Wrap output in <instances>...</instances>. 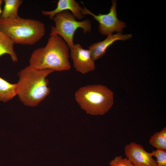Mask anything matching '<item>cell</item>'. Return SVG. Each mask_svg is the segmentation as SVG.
<instances>
[{"mask_svg": "<svg viewBox=\"0 0 166 166\" xmlns=\"http://www.w3.org/2000/svg\"><path fill=\"white\" fill-rule=\"evenodd\" d=\"M149 142L156 149L166 150V127L155 133L151 137Z\"/></svg>", "mask_w": 166, "mask_h": 166, "instance_id": "obj_14", "label": "cell"}, {"mask_svg": "<svg viewBox=\"0 0 166 166\" xmlns=\"http://www.w3.org/2000/svg\"><path fill=\"white\" fill-rule=\"evenodd\" d=\"M0 30L15 44L32 45L40 41L45 32L44 24L33 19L18 17L0 19Z\"/></svg>", "mask_w": 166, "mask_h": 166, "instance_id": "obj_3", "label": "cell"}, {"mask_svg": "<svg viewBox=\"0 0 166 166\" xmlns=\"http://www.w3.org/2000/svg\"><path fill=\"white\" fill-rule=\"evenodd\" d=\"M112 5L109 13L106 14H99L95 15L85 6L81 12L83 16L89 14L93 16L99 23L98 30L101 34L108 36L114 32L118 33L123 32L126 26V24L119 20L117 15V1L112 0Z\"/></svg>", "mask_w": 166, "mask_h": 166, "instance_id": "obj_6", "label": "cell"}, {"mask_svg": "<svg viewBox=\"0 0 166 166\" xmlns=\"http://www.w3.org/2000/svg\"><path fill=\"white\" fill-rule=\"evenodd\" d=\"M3 2V0H0V15L1 14L2 12V10L1 9V6Z\"/></svg>", "mask_w": 166, "mask_h": 166, "instance_id": "obj_17", "label": "cell"}, {"mask_svg": "<svg viewBox=\"0 0 166 166\" xmlns=\"http://www.w3.org/2000/svg\"><path fill=\"white\" fill-rule=\"evenodd\" d=\"M132 37L131 34H122L119 33L109 35L103 41L92 44L89 47V49L93 59L95 61L102 57L108 47L115 42L119 40L124 41L129 39Z\"/></svg>", "mask_w": 166, "mask_h": 166, "instance_id": "obj_9", "label": "cell"}, {"mask_svg": "<svg viewBox=\"0 0 166 166\" xmlns=\"http://www.w3.org/2000/svg\"><path fill=\"white\" fill-rule=\"evenodd\" d=\"M76 18L68 10L56 14L52 19L55 26H51L50 37L55 35L60 36L71 49L74 45L73 37L77 29L82 28L85 34L90 32L92 29L91 22L89 19L78 21Z\"/></svg>", "mask_w": 166, "mask_h": 166, "instance_id": "obj_5", "label": "cell"}, {"mask_svg": "<svg viewBox=\"0 0 166 166\" xmlns=\"http://www.w3.org/2000/svg\"><path fill=\"white\" fill-rule=\"evenodd\" d=\"M69 47L60 36L50 37L46 45L34 50L30 59V65L39 69L61 71L69 70Z\"/></svg>", "mask_w": 166, "mask_h": 166, "instance_id": "obj_2", "label": "cell"}, {"mask_svg": "<svg viewBox=\"0 0 166 166\" xmlns=\"http://www.w3.org/2000/svg\"><path fill=\"white\" fill-rule=\"evenodd\" d=\"M14 42L2 31H0V57L9 54L14 62L18 61L17 55L14 49Z\"/></svg>", "mask_w": 166, "mask_h": 166, "instance_id": "obj_11", "label": "cell"}, {"mask_svg": "<svg viewBox=\"0 0 166 166\" xmlns=\"http://www.w3.org/2000/svg\"><path fill=\"white\" fill-rule=\"evenodd\" d=\"M16 95V83H10L0 77V101L7 102Z\"/></svg>", "mask_w": 166, "mask_h": 166, "instance_id": "obj_13", "label": "cell"}, {"mask_svg": "<svg viewBox=\"0 0 166 166\" xmlns=\"http://www.w3.org/2000/svg\"><path fill=\"white\" fill-rule=\"evenodd\" d=\"M151 153L156 158L157 166H166V150L156 149Z\"/></svg>", "mask_w": 166, "mask_h": 166, "instance_id": "obj_15", "label": "cell"}, {"mask_svg": "<svg viewBox=\"0 0 166 166\" xmlns=\"http://www.w3.org/2000/svg\"><path fill=\"white\" fill-rule=\"evenodd\" d=\"M110 166H134L127 158L121 156H116L109 163Z\"/></svg>", "mask_w": 166, "mask_h": 166, "instance_id": "obj_16", "label": "cell"}, {"mask_svg": "<svg viewBox=\"0 0 166 166\" xmlns=\"http://www.w3.org/2000/svg\"><path fill=\"white\" fill-rule=\"evenodd\" d=\"M53 72L50 69H38L29 65L18 73L17 94L24 105L36 106L49 94L50 89L46 77Z\"/></svg>", "mask_w": 166, "mask_h": 166, "instance_id": "obj_1", "label": "cell"}, {"mask_svg": "<svg viewBox=\"0 0 166 166\" xmlns=\"http://www.w3.org/2000/svg\"><path fill=\"white\" fill-rule=\"evenodd\" d=\"M114 93L105 86L87 85L79 88L75 94V99L87 113L102 115L107 113L114 103Z\"/></svg>", "mask_w": 166, "mask_h": 166, "instance_id": "obj_4", "label": "cell"}, {"mask_svg": "<svg viewBox=\"0 0 166 166\" xmlns=\"http://www.w3.org/2000/svg\"><path fill=\"white\" fill-rule=\"evenodd\" d=\"M70 49L71 57L77 71L85 74L95 69V61L89 49H84L79 43L74 44Z\"/></svg>", "mask_w": 166, "mask_h": 166, "instance_id": "obj_7", "label": "cell"}, {"mask_svg": "<svg viewBox=\"0 0 166 166\" xmlns=\"http://www.w3.org/2000/svg\"><path fill=\"white\" fill-rule=\"evenodd\" d=\"M4 6L0 19L14 18L19 16L18 15L19 7L23 2L21 0H4Z\"/></svg>", "mask_w": 166, "mask_h": 166, "instance_id": "obj_12", "label": "cell"}, {"mask_svg": "<svg viewBox=\"0 0 166 166\" xmlns=\"http://www.w3.org/2000/svg\"><path fill=\"white\" fill-rule=\"evenodd\" d=\"M124 153L134 166H157L151 152H147L141 144L131 142L125 147Z\"/></svg>", "mask_w": 166, "mask_h": 166, "instance_id": "obj_8", "label": "cell"}, {"mask_svg": "<svg viewBox=\"0 0 166 166\" xmlns=\"http://www.w3.org/2000/svg\"><path fill=\"white\" fill-rule=\"evenodd\" d=\"M82 9L83 8L79 3L74 0H59L55 9L49 11L42 10V12L44 15L49 16V19L51 20L57 14L69 10L76 18L81 20L83 17L81 13Z\"/></svg>", "mask_w": 166, "mask_h": 166, "instance_id": "obj_10", "label": "cell"}]
</instances>
